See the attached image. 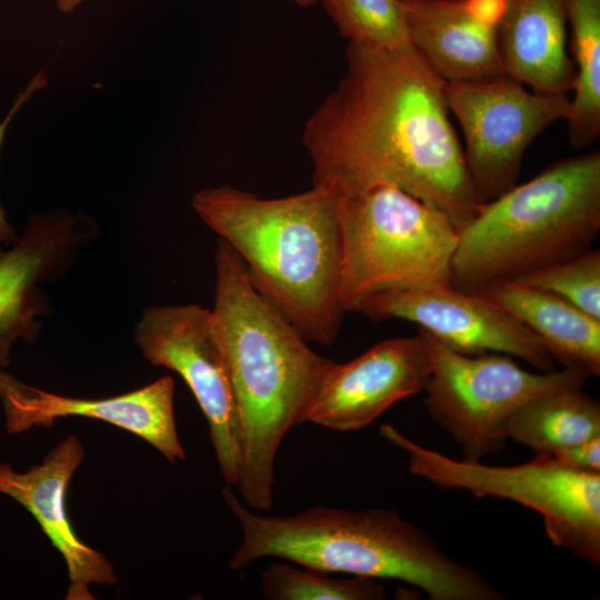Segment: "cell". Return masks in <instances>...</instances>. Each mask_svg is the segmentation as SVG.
<instances>
[{"label": "cell", "mask_w": 600, "mask_h": 600, "mask_svg": "<svg viewBox=\"0 0 600 600\" xmlns=\"http://www.w3.org/2000/svg\"><path fill=\"white\" fill-rule=\"evenodd\" d=\"M600 232V152L556 161L459 231L451 287L472 292L576 257Z\"/></svg>", "instance_id": "5"}, {"label": "cell", "mask_w": 600, "mask_h": 600, "mask_svg": "<svg viewBox=\"0 0 600 600\" xmlns=\"http://www.w3.org/2000/svg\"><path fill=\"white\" fill-rule=\"evenodd\" d=\"M576 80L570 98L568 141L573 149L600 134V0H564Z\"/></svg>", "instance_id": "20"}, {"label": "cell", "mask_w": 600, "mask_h": 600, "mask_svg": "<svg viewBox=\"0 0 600 600\" xmlns=\"http://www.w3.org/2000/svg\"><path fill=\"white\" fill-rule=\"evenodd\" d=\"M340 33L368 48H400L410 44L400 0H321Z\"/></svg>", "instance_id": "22"}, {"label": "cell", "mask_w": 600, "mask_h": 600, "mask_svg": "<svg viewBox=\"0 0 600 600\" xmlns=\"http://www.w3.org/2000/svg\"><path fill=\"white\" fill-rule=\"evenodd\" d=\"M380 434L408 454L409 472L444 489L509 499L541 514L550 541L600 562V473L569 469L549 454L508 467L456 460L422 447L391 424Z\"/></svg>", "instance_id": "7"}, {"label": "cell", "mask_w": 600, "mask_h": 600, "mask_svg": "<svg viewBox=\"0 0 600 600\" xmlns=\"http://www.w3.org/2000/svg\"><path fill=\"white\" fill-rule=\"evenodd\" d=\"M373 320L400 319L457 352L517 357L538 371L552 368V357L539 339L494 303L451 286L372 297L356 310Z\"/></svg>", "instance_id": "12"}, {"label": "cell", "mask_w": 600, "mask_h": 600, "mask_svg": "<svg viewBox=\"0 0 600 600\" xmlns=\"http://www.w3.org/2000/svg\"><path fill=\"white\" fill-rule=\"evenodd\" d=\"M0 403L4 428L10 434L33 427L51 428L60 418L83 417L133 433L171 463L186 458L174 418V380L171 376L122 394L89 399L36 388L0 368Z\"/></svg>", "instance_id": "14"}, {"label": "cell", "mask_w": 600, "mask_h": 600, "mask_svg": "<svg viewBox=\"0 0 600 600\" xmlns=\"http://www.w3.org/2000/svg\"><path fill=\"white\" fill-rule=\"evenodd\" d=\"M551 292L600 320V251L588 249L517 279Z\"/></svg>", "instance_id": "23"}, {"label": "cell", "mask_w": 600, "mask_h": 600, "mask_svg": "<svg viewBox=\"0 0 600 600\" xmlns=\"http://www.w3.org/2000/svg\"><path fill=\"white\" fill-rule=\"evenodd\" d=\"M221 493L241 531L229 561L231 570L274 558L330 573L401 580L431 600L506 598L396 510L318 506L289 516H267L249 508L229 484Z\"/></svg>", "instance_id": "4"}, {"label": "cell", "mask_w": 600, "mask_h": 600, "mask_svg": "<svg viewBox=\"0 0 600 600\" xmlns=\"http://www.w3.org/2000/svg\"><path fill=\"white\" fill-rule=\"evenodd\" d=\"M274 562L261 574V591L269 600H381L386 590L376 579L330 572L298 564Z\"/></svg>", "instance_id": "21"}, {"label": "cell", "mask_w": 600, "mask_h": 600, "mask_svg": "<svg viewBox=\"0 0 600 600\" xmlns=\"http://www.w3.org/2000/svg\"><path fill=\"white\" fill-rule=\"evenodd\" d=\"M48 78L44 72L36 74L27 87L19 92L7 116L0 122V148L4 139L6 131L14 118L18 110L38 91L47 87ZM18 236L14 228L9 223L6 212L0 204V254L14 243Z\"/></svg>", "instance_id": "24"}, {"label": "cell", "mask_w": 600, "mask_h": 600, "mask_svg": "<svg viewBox=\"0 0 600 600\" xmlns=\"http://www.w3.org/2000/svg\"><path fill=\"white\" fill-rule=\"evenodd\" d=\"M133 339L148 362L187 383L208 422L220 473L236 486L242 460L239 412L211 309L196 303L148 307Z\"/></svg>", "instance_id": "9"}, {"label": "cell", "mask_w": 600, "mask_h": 600, "mask_svg": "<svg viewBox=\"0 0 600 600\" xmlns=\"http://www.w3.org/2000/svg\"><path fill=\"white\" fill-rule=\"evenodd\" d=\"M93 221L62 209L32 214L23 233L0 254V368L13 343L36 341L49 314L43 284L64 276L97 236Z\"/></svg>", "instance_id": "11"}, {"label": "cell", "mask_w": 600, "mask_h": 600, "mask_svg": "<svg viewBox=\"0 0 600 600\" xmlns=\"http://www.w3.org/2000/svg\"><path fill=\"white\" fill-rule=\"evenodd\" d=\"M84 458L76 436L54 446L44 459L24 472L0 463V493L24 507L37 520L68 569L66 599L92 600L90 586H114L118 578L111 562L82 541L68 514L67 494L71 478Z\"/></svg>", "instance_id": "15"}, {"label": "cell", "mask_w": 600, "mask_h": 600, "mask_svg": "<svg viewBox=\"0 0 600 600\" xmlns=\"http://www.w3.org/2000/svg\"><path fill=\"white\" fill-rule=\"evenodd\" d=\"M444 84L411 43H348L342 78L302 133L313 183H332L343 196L398 188L462 229L486 201L450 121Z\"/></svg>", "instance_id": "1"}, {"label": "cell", "mask_w": 600, "mask_h": 600, "mask_svg": "<svg viewBox=\"0 0 600 600\" xmlns=\"http://www.w3.org/2000/svg\"><path fill=\"white\" fill-rule=\"evenodd\" d=\"M409 40L447 83L506 74L498 48L504 0H400Z\"/></svg>", "instance_id": "16"}, {"label": "cell", "mask_w": 600, "mask_h": 600, "mask_svg": "<svg viewBox=\"0 0 600 600\" xmlns=\"http://www.w3.org/2000/svg\"><path fill=\"white\" fill-rule=\"evenodd\" d=\"M546 454L569 469L600 473V437Z\"/></svg>", "instance_id": "25"}, {"label": "cell", "mask_w": 600, "mask_h": 600, "mask_svg": "<svg viewBox=\"0 0 600 600\" xmlns=\"http://www.w3.org/2000/svg\"><path fill=\"white\" fill-rule=\"evenodd\" d=\"M530 330L563 367L600 374V320L554 293L517 280L489 283L472 291Z\"/></svg>", "instance_id": "18"}, {"label": "cell", "mask_w": 600, "mask_h": 600, "mask_svg": "<svg viewBox=\"0 0 600 600\" xmlns=\"http://www.w3.org/2000/svg\"><path fill=\"white\" fill-rule=\"evenodd\" d=\"M430 360L421 334L383 340L353 360L332 362L301 423L359 430L397 402L423 390Z\"/></svg>", "instance_id": "13"}, {"label": "cell", "mask_w": 600, "mask_h": 600, "mask_svg": "<svg viewBox=\"0 0 600 600\" xmlns=\"http://www.w3.org/2000/svg\"><path fill=\"white\" fill-rule=\"evenodd\" d=\"M83 0H56L58 10L62 13H70L77 9ZM301 7H310L316 3L317 0H292Z\"/></svg>", "instance_id": "26"}, {"label": "cell", "mask_w": 600, "mask_h": 600, "mask_svg": "<svg viewBox=\"0 0 600 600\" xmlns=\"http://www.w3.org/2000/svg\"><path fill=\"white\" fill-rule=\"evenodd\" d=\"M564 0H504L498 48L504 73L542 93L572 92Z\"/></svg>", "instance_id": "17"}, {"label": "cell", "mask_w": 600, "mask_h": 600, "mask_svg": "<svg viewBox=\"0 0 600 600\" xmlns=\"http://www.w3.org/2000/svg\"><path fill=\"white\" fill-rule=\"evenodd\" d=\"M340 226L346 313L372 297L451 286L460 230L416 197L387 186L342 194Z\"/></svg>", "instance_id": "6"}, {"label": "cell", "mask_w": 600, "mask_h": 600, "mask_svg": "<svg viewBox=\"0 0 600 600\" xmlns=\"http://www.w3.org/2000/svg\"><path fill=\"white\" fill-rule=\"evenodd\" d=\"M507 434L537 453H553L600 437L599 401L582 388L540 394L516 411Z\"/></svg>", "instance_id": "19"}, {"label": "cell", "mask_w": 600, "mask_h": 600, "mask_svg": "<svg viewBox=\"0 0 600 600\" xmlns=\"http://www.w3.org/2000/svg\"><path fill=\"white\" fill-rule=\"evenodd\" d=\"M418 332L430 360L423 387L427 410L468 461H480L503 447L508 422L524 403L547 392L582 388L590 377L577 367L531 372L509 354H463Z\"/></svg>", "instance_id": "8"}, {"label": "cell", "mask_w": 600, "mask_h": 600, "mask_svg": "<svg viewBox=\"0 0 600 600\" xmlns=\"http://www.w3.org/2000/svg\"><path fill=\"white\" fill-rule=\"evenodd\" d=\"M340 190L329 182L282 198L229 184L191 200L201 221L242 260L257 291L310 343L330 346L341 301Z\"/></svg>", "instance_id": "2"}, {"label": "cell", "mask_w": 600, "mask_h": 600, "mask_svg": "<svg viewBox=\"0 0 600 600\" xmlns=\"http://www.w3.org/2000/svg\"><path fill=\"white\" fill-rule=\"evenodd\" d=\"M211 309L228 362L239 412L241 469L236 484L251 509L273 502L274 466L290 429L333 362L309 342L257 291L240 257L218 239Z\"/></svg>", "instance_id": "3"}, {"label": "cell", "mask_w": 600, "mask_h": 600, "mask_svg": "<svg viewBox=\"0 0 600 600\" xmlns=\"http://www.w3.org/2000/svg\"><path fill=\"white\" fill-rule=\"evenodd\" d=\"M444 92L463 132L470 177L486 202L517 184L528 147L570 111L569 94L529 91L507 74L446 82Z\"/></svg>", "instance_id": "10"}]
</instances>
